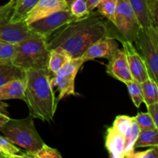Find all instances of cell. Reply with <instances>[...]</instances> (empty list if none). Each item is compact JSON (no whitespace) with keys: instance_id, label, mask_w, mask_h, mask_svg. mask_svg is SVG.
I'll use <instances>...</instances> for the list:
<instances>
[{"instance_id":"38","label":"cell","mask_w":158,"mask_h":158,"mask_svg":"<svg viewBox=\"0 0 158 158\" xmlns=\"http://www.w3.org/2000/svg\"><path fill=\"white\" fill-rule=\"evenodd\" d=\"M7 106L8 105L6 104V103H2V100H0V112L7 115L8 113H7V110H6Z\"/></svg>"},{"instance_id":"29","label":"cell","mask_w":158,"mask_h":158,"mask_svg":"<svg viewBox=\"0 0 158 158\" xmlns=\"http://www.w3.org/2000/svg\"><path fill=\"white\" fill-rule=\"evenodd\" d=\"M133 119H134V117L119 115L114 120L112 127L116 131H117L125 137L126 134L128 133V131H130V129H131Z\"/></svg>"},{"instance_id":"15","label":"cell","mask_w":158,"mask_h":158,"mask_svg":"<svg viewBox=\"0 0 158 158\" xmlns=\"http://www.w3.org/2000/svg\"><path fill=\"white\" fill-rule=\"evenodd\" d=\"M75 79L76 76L52 75L50 79L51 84L52 87H56L60 92L56 99L57 103L68 96L76 95Z\"/></svg>"},{"instance_id":"1","label":"cell","mask_w":158,"mask_h":158,"mask_svg":"<svg viewBox=\"0 0 158 158\" xmlns=\"http://www.w3.org/2000/svg\"><path fill=\"white\" fill-rule=\"evenodd\" d=\"M97 11L77 19L54 32L47 39L49 50L60 48L70 58L80 57L95 42L105 36H114L110 23Z\"/></svg>"},{"instance_id":"13","label":"cell","mask_w":158,"mask_h":158,"mask_svg":"<svg viewBox=\"0 0 158 158\" xmlns=\"http://www.w3.org/2000/svg\"><path fill=\"white\" fill-rule=\"evenodd\" d=\"M125 137L112 126L107 128L105 136V147L113 158H124Z\"/></svg>"},{"instance_id":"8","label":"cell","mask_w":158,"mask_h":158,"mask_svg":"<svg viewBox=\"0 0 158 158\" xmlns=\"http://www.w3.org/2000/svg\"><path fill=\"white\" fill-rule=\"evenodd\" d=\"M120 41L123 45V49L126 54L130 72L133 79L139 83H142L149 78L146 65L141 56L134 46V43L125 40H120Z\"/></svg>"},{"instance_id":"33","label":"cell","mask_w":158,"mask_h":158,"mask_svg":"<svg viewBox=\"0 0 158 158\" xmlns=\"http://www.w3.org/2000/svg\"><path fill=\"white\" fill-rule=\"evenodd\" d=\"M130 158H158V146L151 147L144 151H134Z\"/></svg>"},{"instance_id":"27","label":"cell","mask_w":158,"mask_h":158,"mask_svg":"<svg viewBox=\"0 0 158 158\" xmlns=\"http://www.w3.org/2000/svg\"><path fill=\"white\" fill-rule=\"evenodd\" d=\"M84 63L80 57L71 58L55 75L58 76H76L78 73L80 67Z\"/></svg>"},{"instance_id":"30","label":"cell","mask_w":158,"mask_h":158,"mask_svg":"<svg viewBox=\"0 0 158 158\" xmlns=\"http://www.w3.org/2000/svg\"><path fill=\"white\" fill-rule=\"evenodd\" d=\"M69 11L75 19H81L89 14L86 0H74L69 6Z\"/></svg>"},{"instance_id":"19","label":"cell","mask_w":158,"mask_h":158,"mask_svg":"<svg viewBox=\"0 0 158 158\" xmlns=\"http://www.w3.org/2000/svg\"><path fill=\"white\" fill-rule=\"evenodd\" d=\"M130 5L134 10L141 27H148L152 25L147 7L146 0H129Z\"/></svg>"},{"instance_id":"9","label":"cell","mask_w":158,"mask_h":158,"mask_svg":"<svg viewBox=\"0 0 158 158\" xmlns=\"http://www.w3.org/2000/svg\"><path fill=\"white\" fill-rule=\"evenodd\" d=\"M106 73L123 83L134 80L130 72L127 60L123 49L117 48L108 60Z\"/></svg>"},{"instance_id":"20","label":"cell","mask_w":158,"mask_h":158,"mask_svg":"<svg viewBox=\"0 0 158 158\" xmlns=\"http://www.w3.org/2000/svg\"><path fill=\"white\" fill-rule=\"evenodd\" d=\"M143 92V103L146 106L158 103V86L156 83L151 78H148L140 83Z\"/></svg>"},{"instance_id":"22","label":"cell","mask_w":158,"mask_h":158,"mask_svg":"<svg viewBox=\"0 0 158 158\" xmlns=\"http://www.w3.org/2000/svg\"><path fill=\"white\" fill-rule=\"evenodd\" d=\"M140 130L136 122L135 119H133L132 124L130 131H128L127 134L125 136V141H124V156L125 157L130 158L131 154L135 151L134 148V144L137 140V137L139 135Z\"/></svg>"},{"instance_id":"23","label":"cell","mask_w":158,"mask_h":158,"mask_svg":"<svg viewBox=\"0 0 158 158\" xmlns=\"http://www.w3.org/2000/svg\"><path fill=\"white\" fill-rule=\"evenodd\" d=\"M0 153L6 158H25V152H22L14 143L4 136L0 135Z\"/></svg>"},{"instance_id":"41","label":"cell","mask_w":158,"mask_h":158,"mask_svg":"<svg viewBox=\"0 0 158 158\" xmlns=\"http://www.w3.org/2000/svg\"><path fill=\"white\" fill-rule=\"evenodd\" d=\"M2 125H0V130H1V127H2Z\"/></svg>"},{"instance_id":"2","label":"cell","mask_w":158,"mask_h":158,"mask_svg":"<svg viewBox=\"0 0 158 158\" xmlns=\"http://www.w3.org/2000/svg\"><path fill=\"white\" fill-rule=\"evenodd\" d=\"M52 75L48 68L26 70L23 101L27 105L29 115L48 123L53 120L58 104L50 82Z\"/></svg>"},{"instance_id":"37","label":"cell","mask_w":158,"mask_h":158,"mask_svg":"<svg viewBox=\"0 0 158 158\" xmlns=\"http://www.w3.org/2000/svg\"><path fill=\"white\" fill-rule=\"evenodd\" d=\"M9 119H10V117H8L6 114H4L0 112V125H3L6 123H7L9 120Z\"/></svg>"},{"instance_id":"4","label":"cell","mask_w":158,"mask_h":158,"mask_svg":"<svg viewBox=\"0 0 158 158\" xmlns=\"http://www.w3.org/2000/svg\"><path fill=\"white\" fill-rule=\"evenodd\" d=\"M33 119L31 115L23 119L10 118L2 126L0 131L15 145L29 152H35L45 143L35 128Z\"/></svg>"},{"instance_id":"28","label":"cell","mask_w":158,"mask_h":158,"mask_svg":"<svg viewBox=\"0 0 158 158\" xmlns=\"http://www.w3.org/2000/svg\"><path fill=\"white\" fill-rule=\"evenodd\" d=\"M16 45L0 40V64L12 63Z\"/></svg>"},{"instance_id":"7","label":"cell","mask_w":158,"mask_h":158,"mask_svg":"<svg viewBox=\"0 0 158 158\" xmlns=\"http://www.w3.org/2000/svg\"><path fill=\"white\" fill-rule=\"evenodd\" d=\"M76 19L69 10L56 11L28 25L33 33L48 39L54 32Z\"/></svg>"},{"instance_id":"3","label":"cell","mask_w":158,"mask_h":158,"mask_svg":"<svg viewBox=\"0 0 158 158\" xmlns=\"http://www.w3.org/2000/svg\"><path fill=\"white\" fill-rule=\"evenodd\" d=\"M47 39L32 32L16 45L12 64L24 70L45 69L49 57Z\"/></svg>"},{"instance_id":"5","label":"cell","mask_w":158,"mask_h":158,"mask_svg":"<svg viewBox=\"0 0 158 158\" xmlns=\"http://www.w3.org/2000/svg\"><path fill=\"white\" fill-rule=\"evenodd\" d=\"M141 56L150 78L158 83V28L141 27L134 42Z\"/></svg>"},{"instance_id":"35","label":"cell","mask_w":158,"mask_h":158,"mask_svg":"<svg viewBox=\"0 0 158 158\" xmlns=\"http://www.w3.org/2000/svg\"><path fill=\"white\" fill-rule=\"evenodd\" d=\"M148 108V113L152 117L155 124L158 126V103L146 106Z\"/></svg>"},{"instance_id":"10","label":"cell","mask_w":158,"mask_h":158,"mask_svg":"<svg viewBox=\"0 0 158 158\" xmlns=\"http://www.w3.org/2000/svg\"><path fill=\"white\" fill-rule=\"evenodd\" d=\"M32 33L25 21L11 23L9 19L0 22V40L17 45Z\"/></svg>"},{"instance_id":"14","label":"cell","mask_w":158,"mask_h":158,"mask_svg":"<svg viewBox=\"0 0 158 158\" xmlns=\"http://www.w3.org/2000/svg\"><path fill=\"white\" fill-rule=\"evenodd\" d=\"M26 80L18 79L4 83L0 86V100H24Z\"/></svg>"},{"instance_id":"36","label":"cell","mask_w":158,"mask_h":158,"mask_svg":"<svg viewBox=\"0 0 158 158\" xmlns=\"http://www.w3.org/2000/svg\"><path fill=\"white\" fill-rule=\"evenodd\" d=\"M100 1V0H86V4H87L88 10H89V12L94 11V9H96L97 4H98Z\"/></svg>"},{"instance_id":"34","label":"cell","mask_w":158,"mask_h":158,"mask_svg":"<svg viewBox=\"0 0 158 158\" xmlns=\"http://www.w3.org/2000/svg\"><path fill=\"white\" fill-rule=\"evenodd\" d=\"M15 0H10L6 4L0 6V22L9 19L13 10Z\"/></svg>"},{"instance_id":"21","label":"cell","mask_w":158,"mask_h":158,"mask_svg":"<svg viewBox=\"0 0 158 158\" xmlns=\"http://www.w3.org/2000/svg\"><path fill=\"white\" fill-rule=\"evenodd\" d=\"M158 146V128L140 131L134 144V148Z\"/></svg>"},{"instance_id":"31","label":"cell","mask_w":158,"mask_h":158,"mask_svg":"<svg viewBox=\"0 0 158 158\" xmlns=\"http://www.w3.org/2000/svg\"><path fill=\"white\" fill-rule=\"evenodd\" d=\"M134 119H135L136 122H137L140 131L158 128V126L155 124V123L153 120L152 117L150 116V114L148 113H138L137 114V116L134 117Z\"/></svg>"},{"instance_id":"17","label":"cell","mask_w":158,"mask_h":158,"mask_svg":"<svg viewBox=\"0 0 158 158\" xmlns=\"http://www.w3.org/2000/svg\"><path fill=\"white\" fill-rule=\"evenodd\" d=\"M70 59V56L60 48L50 49L48 61V69L52 75H55Z\"/></svg>"},{"instance_id":"11","label":"cell","mask_w":158,"mask_h":158,"mask_svg":"<svg viewBox=\"0 0 158 158\" xmlns=\"http://www.w3.org/2000/svg\"><path fill=\"white\" fill-rule=\"evenodd\" d=\"M118 47L117 40L115 37L105 36L93 43L83 52L80 58L84 63L97 58H105L109 60Z\"/></svg>"},{"instance_id":"40","label":"cell","mask_w":158,"mask_h":158,"mask_svg":"<svg viewBox=\"0 0 158 158\" xmlns=\"http://www.w3.org/2000/svg\"><path fill=\"white\" fill-rule=\"evenodd\" d=\"M0 158H6V157H5V156L3 155V154H2L1 153H0Z\"/></svg>"},{"instance_id":"18","label":"cell","mask_w":158,"mask_h":158,"mask_svg":"<svg viewBox=\"0 0 158 158\" xmlns=\"http://www.w3.org/2000/svg\"><path fill=\"white\" fill-rule=\"evenodd\" d=\"M26 78V70L14 66L12 63L0 64V86L7 82Z\"/></svg>"},{"instance_id":"39","label":"cell","mask_w":158,"mask_h":158,"mask_svg":"<svg viewBox=\"0 0 158 158\" xmlns=\"http://www.w3.org/2000/svg\"><path fill=\"white\" fill-rule=\"evenodd\" d=\"M65 1H66V4H67L68 6H69H69H70V5H71V3H72L74 1V0H65Z\"/></svg>"},{"instance_id":"25","label":"cell","mask_w":158,"mask_h":158,"mask_svg":"<svg viewBox=\"0 0 158 158\" xmlns=\"http://www.w3.org/2000/svg\"><path fill=\"white\" fill-rule=\"evenodd\" d=\"M124 84L127 87L131 100H132L134 106L137 108H140L142 103H143V92H142V87L140 83L133 80L131 81L127 82Z\"/></svg>"},{"instance_id":"26","label":"cell","mask_w":158,"mask_h":158,"mask_svg":"<svg viewBox=\"0 0 158 158\" xmlns=\"http://www.w3.org/2000/svg\"><path fill=\"white\" fill-rule=\"evenodd\" d=\"M26 158H62L60 153L55 148H50L46 143L41 147L40 150L35 152H25Z\"/></svg>"},{"instance_id":"12","label":"cell","mask_w":158,"mask_h":158,"mask_svg":"<svg viewBox=\"0 0 158 158\" xmlns=\"http://www.w3.org/2000/svg\"><path fill=\"white\" fill-rule=\"evenodd\" d=\"M69 10L65 0H40L28 13L24 21L27 25L56 11Z\"/></svg>"},{"instance_id":"32","label":"cell","mask_w":158,"mask_h":158,"mask_svg":"<svg viewBox=\"0 0 158 158\" xmlns=\"http://www.w3.org/2000/svg\"><path fill=\"white\" fill-rule=\"evenodd\" d=\"M147 7L149 12L152 25L157 27V17H158V0H146Z\"/></svg>"},{"instance_id":"16","label":"cell","mask_w":158,"mask_h":158,"mask_svg":"<svg viewBox=\"0 0 158 158\" xmlns=\"http://www.w3.org/2000/svg\"><path fill=\"white\" fill-rule=\"evenodd\" d=\"M40 0H15V6L9 19L11 23L24 21L26 15Z\"/></svg>"},{"instance_id":"6","label":"cell","mask_w":158,"mask_h":158,"mask_svg":"<svg viewBox=\"0 0 158 158\" xmlns=\"http://www.w3.org/2000/svg\"><path fill=\"white\" fill-rule=\"evenodd\" d=\"M114 26L121 36V40L134 43L141 26L129 0H117Z\"/></svg>"},{"instance_id":"42","label":"cell","mask_w":158,"mask_h":158,"mask_svg":"<svg viewBox=\"0 0 158 158\" xmlns=\"http://www.w3.org/2000/svg\"></svg>"},{"instance_id":"24","label":"cell","mask_w":158,"mask_h":158,"mask_svg":"<svg viewBox=\"0 0 158 158\" xmlns=\"http://www.w3.org/2000/svg\"><path fill=\"white\" fill-rule=\"evenodd\" d=\"M117 0H100L96 9L97 12L114 26Z\"/></svg>"}]
</instances>
